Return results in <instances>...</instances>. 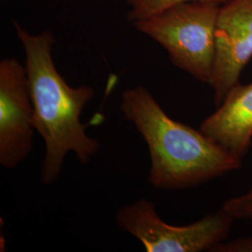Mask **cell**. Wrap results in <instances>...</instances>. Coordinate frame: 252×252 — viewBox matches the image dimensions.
Segmentation results:
<instances>
[{"label":"cell","mask_w":252,"mask_h":252,"mask_svg":"<svg viewBox=\"0 0 252 252\" xmlns=\"http://www.w3.org/2000/svg\"><path fill=\"white\" fill-rule=\"evenodd\" d=\"M15 32L26 54V71L34 108V125L45 143L40 179L51 185L60 176L64 158L74 153L87 165L100 150V142L86 133L82 110L95 95L90 85L70 86L57 70L53 58L55 37L52 31L31 34L19 23Z\"/></svg>","instance_id":"6da1fadb"},{"label":"cell","mask_w":252,"mask_h":252,"mask_svg":"<svg viewBox=\"0 0 252 252\" xmlns=\"http://www.w3.org/2000/svg\"><path fill=\"white\" fill-rule=\"evenodd\" d=\"M120 109L148 146L151 157L148 180L156 189H189L242 166L241 160L200 129L169 117L143 86L124 91Z\"/></svg>","instance_id":"7a4b0ae2"},{"label":"cell","mask_w":252,"mask_h":252,"mask_svg":"<svg viewBox=\"0 0 252 252\" xmlns=\"http://www.w3.org/2000/svg\"><path fill=\"white\" fill-rule=\"evenodd\" d=\"M220 8V4L212 2H186L133 24L162 46L175 66L209 85Z\"/></svg>","instance_id":"3957f363"},{"label":"cell","mask_w":252,"mask_h":252,"mask_svg":"<svg viewBox=\"0 0 252 252\" xmlns=\"http://www.w3.org/2000/svg\"><path fill=\"white\" fill-rule=\"evenodd\" d=\"M234 220L221 208L189 225H171L146 199L121 207L116 214L118 226L138 239L148 252H215L225 242Z\"/></svg>","instance_id":"277c9868"},{"label":"cell","mask_w":252,"mask_h":252,"mask_svg":"<svg viewBox=\"0 0 252 252\" xmlns=\"http://www.w3.org/2000/svg\"><path fill=\"white\" fill-rule=\"evenodd\" d=\"M34 108L26 66L15 58L0 61V164L12 170L33 148Z\"/></svg>","instance_id":"5b68a950"},{"label":"cell","mask_w":252,"mask_h":252,"mask_svg":"<svg viewBox=\"0 0 252 252\" xmlns=\"http://www.w3.org/2000/svg\"><path fill=\"white\" fill-rule=\"evenodd\" d=\"M252 58V0H228L217 20L216 50L210 86L219 107Z\"/></svg>","instance_id":"8992f818"},{"label":"cell","mask_w":252,"mask_h":252,"mask_svg":"<svg viewBox=\"0 0 252 252\" xmlns=\"http://www.w3.org/2000/svg\"><path fill=\"white\" fill-rule=\"evenodd\" d=\"M200 130L239 160L252 145V82L236 84L216 110L200 125Z\"/></svg>","instance_id":"52a82bcc"},{"label":"cell","mask_w":252,"mask_h":252,"mask_svg":"<svg viewBox=\"0 0 252 252\" xmlns=\"http://www.w3.org/2000/svg\"><path fill=\"white\" fill-rule=\"evenodd\" d=\"M234 220L252 222V189L242 195L228 199L221 207ZM218 252H252V238L221 244Z\"/></svg>","instance_id":"ba28073f"},{"label":"cell","mask_w":252,"mask_h":252,"mask_svg":"<svg viewBox=\"0 0 252 252\" xmlns=\"http://www.w3.org/2000/svg\"><path fill=\"white\" fill-rule=\"evenodd\" d=\"M195 1L212 2L221 5L228 0H126L129 7L128 19L134 23L135 21L153 16L178 4Z\"/></svg>","instance_id":"9c48e42d"}]
</instances>
